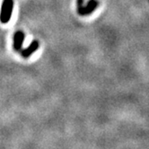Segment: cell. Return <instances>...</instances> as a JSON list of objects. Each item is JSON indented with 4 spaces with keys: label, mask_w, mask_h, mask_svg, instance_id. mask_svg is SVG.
Returning a JSON list of instances; mask_svg holds the SVG:
<instances>
[{
    "label": "cell",
    "mask_w": 149,
    "mask_h": 149,
    "mask_svg": "<svg viewBox=\"0 0 149 149\" xmlns=\"http://www.w3.org/2000/svg\"><path fill=\"white\" fill-rule=\"evenodd\" d=\"M24 33L22 31H17L14 35V49L16 51L21 50L24 40Z\"/></svg>",
    "instance_id": "3"
},
{
    "label": "cell",
    "mask_w": 149,
    "mask_h": 149,
    "mask_svg": "<svg viewBox=\"0 0 149 149\" xmlns=\"http://www.w3.org/2000/svg\"><path fill=\"white\" fill-rule=\"evenodd\" d=\"M14 8V1L13 0H4L1 10H0V22L2 24H7L12 17Z\"/></svg>",
    "instance_id": "1"
},
{
    "label": "cell",
    "mask_w": 149,
    "mask_h": 149,
    "mask_svg": "<svg viewBox=\"0 0 149 149\" xmlns=\"http://www.w3.org/2000/svg\"><path fill=\"white\" fill-rule=\"evenodd\" d=\"M40 47V43H39V41L34 40L31 42V44L26 48L24 49L23 51H22V56L24 58H28L29 57H31V55L33 54V53L39 49Z\"/></svg>",
    "instance_id": "2"
}]
</instances>
